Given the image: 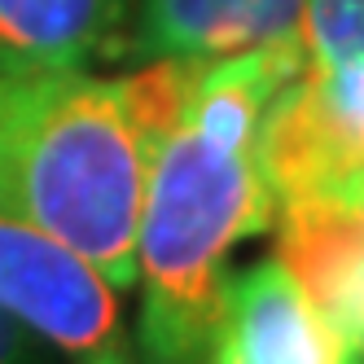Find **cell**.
<instances>
[{
  "label": "cell",
  "mask_w": 364,
  "mask_h": 364,
  "mask_svg": "<svg viewBox=\"0 0 364 364\" xmlns=\"http://www.w3.org/2000/svg\"><path fill=\"white\" fill-rule=\"evenodd\" d=\"M303 66L299 36L198 66L185 106L154 154L141 202V364H202L232 250L277 220V198L255 163L259 114Z\"/></svg>",
  "instance_id": "1"
},
{
  "label": "cell",
  "mask_w": 364,
  "mask_h": 364,
  "mask_svg": "<svg viewBox=\"0 0 364 364\" xmlns=\"http://www.w3.org/2000/svg\"><path fill=\"white\" fill-rule=\"evenodd\" d=\"M198 66L0 75V215L66 242L114 290H132L145 180Z\"/></svg>",
  "instance_id": "2"
},
{
  "label": "cell",
  "mask_w": 364,
  "mask_h": 364,
  "mask_svg": "<svg viewBox=\"0 0 364 364\" xmlns=\"http://www.w3.org/2000/svg\"><path fill=\"white\" fill-rule=\"evenodd\" d=\"M0 311L66 364H141L119 290L80 250L0 215Z\"/></svg>",
  "instance_id": "3"
},
{
  "label": "cell",
  "mask_w": 364,
  "mask_h": 364,
  "mask_svg": "<svg viewBox=\"0 0 364 364\" xmlns=\"http://www.w3.org/2000/svg\"><path fill=\"white\" fill-rule=\"evenodd\" d=\"M202 364H364V355L311 307L272 255L228 277Z\"/></svg>",
  "instance_id": "4"
},
{
  "label": "cell",
  "mask_w": 364,
  "mask_h": 364,
  "mask_svg": "<svg viewBox=\"0 0 364 364\" xmlns=\"http://www.w3.org/2000/svg\"><path fill=\"white\" fill-rule=\"evenodd\" d=\"M277 259L311 307L364 355V211L360 198H299L277 206Z\"/></svg>",
  "instance_id": "5"
},
{
  "label": "cell",
  "mask_w": 364,
  "mask_h": 364,
  "mask_svg": "<svg viewBox=\"0 0 364 364\" xmlns=\"http://www.w3.org/2000/svg\"><path fill=\"white\" fill-rule=\"evenodd\" d=\"M303 0H132L114 58L215 62L299 36Z\"/></svg>",
  "instance_id": "6"
},
{
  "label": "cell",
  "mask_w": 364,
  "mask_h": 364,
  "mask_svg": "<svg viewBox=\"0 0 364 364\" xmlns=\"http://www.w3.org/2000/svg\"><path fill=\"white\" fill-rule=\"evenodd\" d=\"M132 0H0V75L114 58Z\"/></svg>",
  "instance_id": "7"
},
{
  "label": "cell",
  "mask_w": 364,
  "mask_h": 364,
  "mask_svg": "<svg viewBox=\"0 0 364 364\" xmlns=\"http://www.w3.org/2000/svg\"><path fill=\"white\" fill-rule=\"evenodd\" d=\"M299 40L321 70L364 62V0H303Z\"/></svg>",
  "instance_id": "8"
},
{
  "label": "cell",
  "mask_w": 364,
  "mask_h": 364,
  "mask_svg": "<svg viewBox=\"0 0 364 364\" xmlns=\"http://www.w3.org/2000/svg\"><path fill=\"white\" fill-rule=\"evenodd\" d=\"M311 88L321 97V110L329 114V123L338 127V136L347 141V149L364 163V62L351 66H311Z\"/></svg>",
  "instance_id": "9"
},
{
  "label": "cell",
  "mask_w": 364,
  "mask_h": 364,
  "mask_svg": "<svg viewBox=\"0 0 364 364\" xmlns=\"http://www.w3.org/2000/svg\"><path fill=\"white\" fill-rule=\"evenodd\" d=\"M0 364H27V329L0 311Z\"/></svg>",
  "instance_id": "10"
},
{
  "label": "cell",
  "mask_w": 364,
  "mask_h": 364,
  "mask_svg": "<svg viewBox=\"0 0 364 364\" xmlns=\"http://www.w3.org/2000/svg\"><path fill=\"white\" fill-rule=\"evenodd\" d=\"M355 198H360V211H364V185H360V193H355Z\"/></svg>",
  "instance_id": "11"
}]
</instances>
